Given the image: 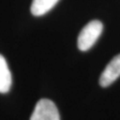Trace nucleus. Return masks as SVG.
Returning a JSON list of instances; mask_svg holds the SVG:
<instances>
[{"mask_svg":"<svg viewBox=\"0 0 120 120\" xmlns=\"http://www.w3.org/2000/svg\"><path fill=\"white\" fill-rule=\"evenodd\" d=\"M103 30L102 23L98 20H94L87 23L80 31L77 38V47L80 51L89 50L98 40Z\"/></svg>","mask_w":120,"mask_h":120,"instance_id":"nucleus-1","label":"nucleus"},{"mask_svg":"<svg viewBox=\"0 0 120 120\" xmlns=\"http://www.w3.org/2000/svg\"><path fill=\"white\" fill-rule=\"evenodd\" d=\"M30 120H60V118L54 102L48 99H41L36 104Z\"/></svg>","mask_w":120,"mask_h":120,"instance_id":"nucleus-2","label":"nucleus"},{"mask_svg":"<svg viewBox=\"0 0 120 120\" xmlns=\"http://www.w3.org/2000/svg\"><path fill=\"white\" fill-rule=\"evenodd\" d=\"M120 77V54L112 59L100 77V85L102 87H108Z\"/></svg>","mask_w":120,"mask_h":120,"instance_id":"nucleus-3","label":"nucleus"},{"mask_svg":"<svg viewBox=\"0 0 120 120\" xmlns=\"http://www.w3.org/2000/svg\"><path fill=\"white\" fill-rule=\"evenodd\" d=\"M12 86V75L7 62L2 54H0V93L5 94Z\"/></svg>","mask_w":120,"mask_h":120,"instance_id":"nucleus-4","label":"nucleus"},{"mask_svg":"<svg viewBox=\"0 0 120 120\" xmlns=\"http://www.w3.org/2000/svg\"><path fill=\"white\" fill-rule=\"evenodd\" d=\"M59 0H33L30 6L31 13L34 16H42L52 9Z\"/></svg>","mask_w":120,"mask_h":120,"instance_id":"nucleus-5","label":"nucleus"}]
</instances>
